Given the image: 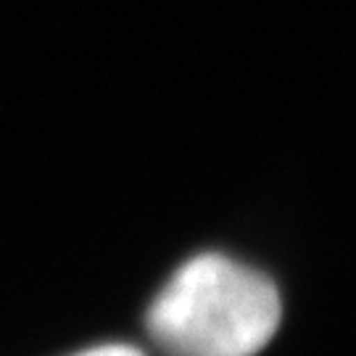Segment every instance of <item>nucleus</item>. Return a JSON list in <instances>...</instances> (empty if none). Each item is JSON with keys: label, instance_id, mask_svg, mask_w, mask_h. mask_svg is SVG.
<instances>
[{"label": "nucleus", "instance_id": "1", "mask_svg": "<svg viewBox=\"0 0 356 356\" xmlns=\"http://www.w3.org/2000/svg\"><path fill=\"white\" fill-rule=\"evenodd\" d=\"M282 319L277 285L222 254L188 259L148 309V332L166 356H256Z\"/></svg>", "mask_w": 356, "mask_h": 356}, {"label": "nucleus", "instance_id": "2", "mask_svg": "<svg viewBox=\"0 0 356 356\" xmlns=\"http://www.w3.org/2000/svg\"><path fill=\"white\" fill-rule=\"evenodd\" d=\"M74 356H145V354H143L140 348L127 343H103V346H95V348H85V351H79Z\"/></svg>", "mask_w": 356, "mask_h": 356}]
</instances>
